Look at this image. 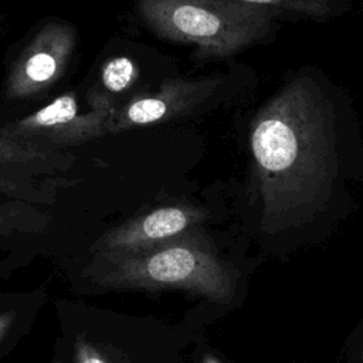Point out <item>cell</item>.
Returning <instances> with one entry per match:
<instances>
[{"label": "cell", "mask_w": 363, "mask_h": 363, "mask_svg": "<svg viewBox=\"0 0 363 363\" xmlns=\"http://www.w3.org/2000/svg\"><path fill=\"white\" fill-rule=\"evenodd\" d=\"M347 108L336 86L309 69L291 75L257 111L248 143L264 231L316 220L356 179L360 140Z\"/></svg>", "instance_id": "obj_1"}, {"label": "cell", "mask_w": 363, "mask_h": 363, "mask_svg": "<svg viewBox=\"0 0 363 363\" xmlns=\"http://www.w3.org/2000/svg\"><path fill=\"white\" fill-rule=\"evenodd\" d=\"M136 10L156 37L194 45L199 60L228 58L264 41L281 16L235 0H136Z\"/></svg>", "instance_id": "obj_2"}, {"label": "cell", "mask_w": 363, "mask_h": 363, "mask_svg": "<svg viewBox=\"0 0 363 363\" xmlns=\"http://www.w3.org/2000/svg\"><path fill=\"white\" fill-rule=\"evenodd\" d=\"M108 255L106 281L112 285L179 288L216 303H228L235 295V272L199 228L147 250Z\"/></svg>", "instance_id": "obj_3"}, {"label": "cell", "mask_w": 363, "mask_h": 363, "mask_svg": "<svg viewBox=\"0 0 363 363\" xmlns=\"http://www.w3.org/2000/svg\"><path fill=\"white\" fill-rule=\"evenodd\" d=\"M78 157L67 149H51L14 138L0 126V194L28 203H52L61 189L81 182Z\"/></svg>", "instance_id": "obj_4"}, {"label": "cell", "mask_w": 363, "mask_h": 363, "mask_svg": "<svg viewBox=\"0 0 363 363\" xmlns=\"http://www.w3.org/2000/svg\"><path fill=\"white\" fill-rule=\"evenodd\" d=\"M85 99L88 109L81 108L75 92H64L4 129L14 138L51 149H67L109 135L119 105L95 88L88 89Z\"/></svg>", "instance_id": "obj_5"}, {"label": "cell", "mask_w": 363, "mask_h": 363, "mask_svg": "<svg viewBox=\"0 0 363 363\" xmlns=\"http://www.w3.org/2000/svg\"><path fill=\"white\" fill-rule=\"evenodd\" d=\"M78 44V31L68 23L43 24L21 48L7 71L3 98L30 101L50 91L65 74Z\"/></svg>", "instance_id": "obj_6"}, {"label": "cell", "mask_w": 363, "mask_h": 363, "mask_svg": "<svg viewBox=\"0 0 363 363\" xmlns=\"http://www.w3.org/2000/svg\"><path fill=\"white\" fill-rule=\"evenodd\" d=\"M221 85V78L166 79L156 92L142 94L122 102L111 123V133L162 123L190 113L208 101Z\"/></svg>", "instance_id": "obj_7"}, {"label": "cell", "mask_w": 363, "mask_h": 363, "mask_svg": "<svg viewBox=\"0 0 363 363\" xmlns=\"http://www.w3.org/2000/svg\"><path fill=\"white\" fill-rule=\"evenodd\" d=\"M208 218V213L189 203L156 207L106 233L98 242L106 254L135 252L174 240Z\"/></svg>", "instance_id": "obj_8"}, {"label": "cell", "mask_w": 363, "mask_h": 363, "mask_svg": "<svg viewBox=\"0 0 363 363\" xmlns=\"http://www.w3.org/2000/svg\"><path fill=\"white\" fill-rule=\"evenodd\" d=\"M139 77V68L136 62L126 55H115L108 58L101 69L98 84L95 88L104 96L119 104V96L129 91Z\"/></svg>", "instance_id": "obj_9"}, {"label": "cell", "mask_w": 363, "mask_h": 363, "mask_svg": "<svg viewBox=\"0 0 363 363\" xmlns=\"http://www.w3.org/2000/svg\"><path fill=\"white\" fill-rule=\"evenodd\" d=\"M240 3L265 7L281 14H295L306 18H325L330 14V0H235Z\"/></svg>", "instance_id": "obj_10"}, {"label": "cell", "mask_w": 363, "mask_h": 363, "mask_svg": "<svg viewBox=\"0 0 363 363\" xmlns=\"http://www.w3.org/2000/svg\"><path fill=\"white\" fill-rule=\"evenodd\" d=\"M77 359L78 363H105V360L98 354V352L89 345L78 346Z\"/></svg>", "instance_id": "obj_11"}, {"label": "cell", "mask_w": 363, "mask_h": 363, "mask_svg": "<svg viewBox=\"0 0 363 363\" xmlns=\"http://www.w3.org/2000/svg\"><path fill=\"white\" fill-rule=\"evenodd\" d=\"M203 363H221V362H220V360H217L214 356H211V354H207V356L204 357Z\"/></svg>", "instance_id": "obj_12"}, {"label": "cell", "mask_w": 363, "mask_h": 363, "mask_svg": "<svg viewBox=\"0 0 363 363\" xmlns=\"http://www.w3.org/2000/svg\"><path fill=\"white\" fill-rule=\"evenodd\" d=\"M1 27H3V21H1V16H0V34H1Z\"/></svg>", "instance_id": "obj_13"}, {"label": "cell", "mask_w": 363, "mask_h": 363, "mask_svg": "<svg viewBox=\"0 0 363 363\" xmlns=\"http://www.w3.org/2000/svg\"><path fill=\"white\" fill-rule=\"evenodd\" d=\"M0 330H1V325H0Z\"/></svg>", "instance_id": "obj_14"}, {"label": "cell", "mask_w": 363, "mask_h": 363, "mask_svg": "<svg viewBox=\"0 0 363 363\" xmlns=\"http://www.w3.org/2000/svg\"><path fill=\"white\" fill-rule=\"evenodd\" d=\"M57 363H58V362H57Z\"/></svg>", "instance_id": "obj_15"}]
</instances>
